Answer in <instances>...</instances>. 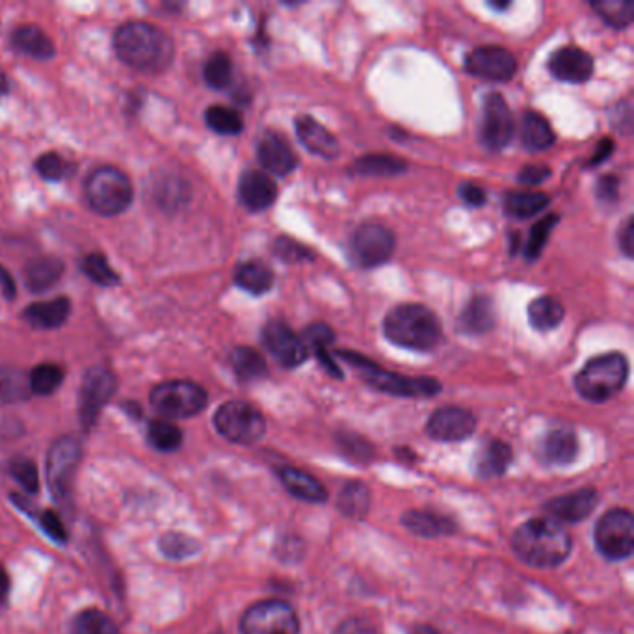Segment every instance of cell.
Returning a JSON list of instances; mask_svg holds the SVG:
<instances>
[{
    "label": "cell",
    "instance_id": "6da1fadb",
    "mask_svg": "<svg viewBox=\"0 0 634 634\" xmlns=\"http://www.w3.org/2000/svg\"><path fill=\"white\" fill-rule=\"evenodd\" d=\"M114 51L125 66L160 75L172 66L175 43L168 32L153 23L127 21L114 34Z\"/></svg>",
    "mask_w": 634,
    "mask_h": 634
},
{
    "label": "cell",
    "instance_id": "7a4b0ae2",
    "mask_svg": "<svg viewBox=\"0 0 634 634\" xmlns=\"http://www.w3.org/2000/svg\"><path fill=\"white\" fill-rule=\"evenodd\" d=\"M516 555L530 568L553 569L562 566L573 549L568 530L551 517L530 519L512 538Z\"/></svg>",
    "mask_w": 634,
    "mask_h": 634
},
{
    "label": "cell",
    "instance_id": "3957f363",
    "mask_svg": "<svg viewBox=\"0 0 634 634\" xmlns=\"http://www.w3.org/2000/svg\"><path fill=\"white\" fill-rule=\"evenodd\" d=\"M384 333L391 343L415 352L434 350L443 339L436 313L421 304L393 307L385 317Z\"/></svg>",
    "mask_w": 634,
    "mask_h": 634
},
{
    "label": "cell",
    "instance_id": "277c9868",
    "mask_svg": "<svg viewBox=\"0 0 634 634\" xmlns=\"http://www.w3.org/2000/svg\"><path fill=\"white\" fill-rule=\"evenodd\" d=\"M629 378V361L623 354L612 352L588 361L575 378V389L588 402H607L616 397Z\"/></svg>",
    "mask_w": 634,
    "mask_h": 634
},
{
    "label": "cell",
    "instance_id": "5b68a950",
    "mask_svg": "<svg viewBox=\"0 0 634 634\" xmlns=\"http://www.w3.org/2000/svg\"><path fill=\"white\" fill-rule=\"evenodd\" d=\"M84 196L93 212L101 216H118L133 203V183L129 175L116 166H99L88 175Z\"/></svg>",
    "mask_w": 634,
    "mask_h": 634
},
{
    "label": "cell",
    "instance_id": "8992f818",
    "mask_svg": "<svg viewBox=\"0 0 634 634\" xmlns=\"http://www.w3.org/2000/svg\"><path fill=\"white\" fill-rule=\"evenodd\" d=\"M337 356L352 363L367 384L387 395L411 398L436 397L441 391V384L434 378H410L398 372H391V370L378 367L367 357L359 356L356 352H348V350L337 352Z\"/></svg>",
    "mask_w": 634,
    "mask_h": 634
},
{
    "label": "cell",
    "instance_id": "52a82bcc",
    "mask_svg": "<svg viewBox=\"0 0 634 634\" xmlns=\"http://www.w3.org/2000/svg\"><path fill=\"white\" fill-rule=\"evenodd\" d=\"M149 400L155 411L166 419H190L207 408L209 395L196 382L168 380L155 385Z\"/></svg>",
    "mask_w": 634,
    "mask_h": 634
},
{
    "label": "cell",
    "instance_id": "ba28073f",
    "mask_svg": "<svg viewBox=\"0 0 634 634\" xmlns=\"http://www.w3.org/2000/svg\"><path fill=\"white\" fill-rule=\"evenodd\" d=\"M214 426L220 436L237 445H253L263 439L266 432L263 413L242 400H231L220 406L214 413Z\"/></svg>",
    "mask_w": 634,
    "mask_h": 634
},
{
    "label": "cell",
    "instance_id": "9c48e42d",
    "mask_svg": "<svg viewBox=\"0 0 634 634\" xmlns=\"http://www.w3.org/2000/svg\"><path fill=\"white\" fill-rule=\"evenodd\" d=\"M82 458V445L75 436L58 437L47 454V484L54 499L64 504L71 501L73 480Z\"/></svg>",
    "mask_w": 634,
    "mask_h": 634
},
{
    "label": "cell",
    "instance_id": "30bf717a",
    "mask_svg": "<svg viewBox=\"0 0 634 634\" xmlns=\"http://www.w3.org/2000/svg\"><path fill=\"white\" fill-rule=\"evenodd\" d=\"M595 547L607 560H625L634 551V517L629 510L616 508L595 525Z\"/></svg>",
    "mask_w": 634,
    "mask_h": 634
},
{
    "label": "cell",
    "instance_id": "8fae6325",
    "mask_svg": "<svg viewBox=\"0 0 634 634\" xmlns=\"http://www.w3.org/2000/svg\"><path fill=\"white\" fill-rule=\"evenodd\" d=\"M242 634H298L300 620L291 605L278 599H268L251 605L242 620Z\"/></svg>",
    "mask_w": 634,
    "mask_h": 634
},
{
    "label": "cell",
    "instance_id": "7c38bea8",
    "mask_svg": "<svg viewBox=\"0 0 634 634\" xmlns=\"http://www.w3.org/2000/svg\"><path fill=\"white\" fill-rule=\"evenodd\" d=\"M118 391V378L112 370L106 367H92L86 372L82 387H80V423L90 430L95 426L101 411L106 404L110 402V398L116 395Z\"/></svg>",
    "mask_w": 634,
    "mask_h": 634
},
{
    "label": "cell",
    "instance_id": "4fadbf2b",
    "mask_svg": "<svg viewBox=\"0 0 634 634\" xmlns=\"http://www.w3.org/2000/svg\"><path fill=\"white\" fill-rule=\"evenodd\" d=\"M397 246V240L391 229L380 224H363L357 227L350 250L357 265L363 268H376L391 259Z\"/></svg>",
    "mask_w": 634,
    "mask_h": 634
},
{
    "label": "cell",
    "instance_id": "5bb4252c",
    "mask_svg": "<svg viewBox=\"0 0 634 634\" xmlns=\"http://www.w3.org/2000/svg\"><path fill=\"white\" fill-rule=\"evenodd\" d=\"M516 133V123L512 110L501 93H489L484 103L480 140L489 151H502Z\"/></svg>",
    "mask_w": 634,
    "mask_h": 634
},
{
    "label": "cell",
    "instance_id": "9a60e30c",
    "mask_svg": "<svg viewBox=\"0 0 634 634\" xmlns=\"http://www.w3.org/2000/svg\"><path fill=\"white\" fill-rule=\"evenodd\" d=\"M465 71L473 77H478V79L506 82L516 75V56L508 49H502L497 45L478 47L475 51L467 54Z\"/></svg>",
    "mask_w": 634,
    "mask_h": 634
},
{
    "label": "cell",
    "instance_id": "2e32d148",
    "mask_svg": "<svg viewBox=\"0 0 634 634\" xmlns=\"http://www.w3.org/2000/svg\"><path fill=\"white\" fill-rule=\"evenodd\" d=\"M263 343L266 350L278 359L285 369H296L309 356L304 339L296 335L283 320L274 318L263 328Z\"/></svg>",
    "mask_w": 634,
    "mask_h": 634
},
{
    "label": "cell",
    "instance_id": "e0dca14e",
    "mask_svg": "<svg viewBox=\"0 0 634 634\" xmlns=\"http://www.w3.org/2000/svg\"><path fill=\"white\" fill-rule=\"evenodd\" d=\"M476 430L475 415L469 410L456 408V406H445L434 411L426 424L428 436L434 437L437 441L454 443L463 441L469 436H473Z\"/></svg>",
    "mask_w": 634,
    "mask_h": 634
},
{
    "label": "cell",
    "instance_id": "ac0fdd59",
    "mask_svg": "<svg viewBox=\"0 0 634 634\" xmlns=\"http://www.w3.org/2000/svg\"><path fill=\"white\" fill-rule=\"evenodd\" d=\"M238 199L248 211H266L278 199V185L268 173L248 170L238 181Z\"/></svg>",
    "mask_w": 634,
    "mask_h": 634
},
{
    "label": "cell",
    "instance_id": "d6986e66",
    "mask_svg": "<svg viewBox=\"0 0 634 634\" xmlns=\"http://www.w3.org/2000/svg\"><path fill=\"white\" fill-rule=\"evenodd\" d=\"M549 71L555 79L581 84L594 75V58L579 47H564L549 60Z\"/></svg>",
    "mask_w": 634,
    "mask_h": 634
},
{
    "label": "cell",
    "instance_id": "ffe728a7",
    "mask_svg": "<svg viewBox=\"0 0 634 634\" xmlns=\"http://www.w3.org/2000/svg\"><path fill=\"white\" fill-rule=\"evenodd\" d=\"M257 159L266 172L274 175H289L296 170L298 157L289 146V142L276 133H266L257 144Z\"/></svg>",
    "mask_w": 634,
    "mask_h": 634
},
{
    "label": "cell",
    "instance_id": "44dd1931",
    "mask_svg": "<svg viewBox=\"0 0 634 634\" xmlns=\"http://www.w3.org/2000/svg\"><path fill=\"white\" fill-rule=\"evenodd\" d=\"M579 454V439L571 428H555L540 441L538 456L547 467H566Z\"/></svg>",
    "mask_w": 634,
    "mask_h": 634
},
{
    "label": "cell",
    "instance_id": "7402d4cb",
    "mask_svg": "<svg viewBox=\"0 0 634 634\" xmlns=\"http://www.w3.org/2000/svg\"><path fill=\"white\" fill-rule=\"evenodd\" d=\"M595 506H597V491L592 488H584L547 502L545 512L555 521L579 523L594 512Z\"/></svg>",
    "mask_w": 634,
    "mask_h": 634
},
{
    "label": "cell",
    "instance_id": "603a6c76",
    "mask_svg": "<svg viewBox=\"0 0 634 634\" xmlns=\"http://www.w3.org/2000/svg\"><path fill=\"white\" fill-rule=\"evenodd\" d=\"M296 133L302 146L307 147L311 153L324 159H335L339 155V142L333 134L322 127L317 119L311 116H300L296 119Z\"/></svg>",
    "mask_w": 634,
    "mask_h": 634
},
{
    "label": "cell",
    "instance_id": "cb8c5ba5",
    "mask_svg": "<svg viewBox=\"0 0 634 634\" xmlns=\"http://www.w3.org/2000/svg\"><path fill=\"white\" fill-rule=\"evenodd\" d=\"M71 315V302L66 296H58L51 302H36L23 311V318L36 330H56L66 324Z\"/></svg>",
    "mask_w": 634,
    "mask_h": 634
},
{
    "label": "cell",
    "instance_id": "d4e9b609",
    "mask_svg": "<svg viewBox=\"0 0 634 634\" xmlns=\"http://www.w3.org/2000/svg\"><path fill=\"white\" fill-rule=\"evenodd\" d=\"M64 270V263L58 257H36L25 266V283L32 292L49 291L64 276Z\"/></svg>",
    "mask_w": 634,
    "mask_h": 634
},
{
    "label": "cell",
    "instance_id": "484cf974",
    "mask_svg": "<svg viewBox=\"0 0 634 634\" xmlns=\"http://www.w3.org/2000/svg\"><path fill=\"white\" fill-rule=\"evenodd\" d=\"M12 45L15 51L27 54L38 60H51L56 54V47L51 36L36 25H23L15 28L12 34Z\"/></svg>",
    "mask_w": 634,
    "mask_h": 634
},
{
    "label": "cell",
    "instance_id": "4316f807",
    "mask_svg": "<svg viewBox=\"0 0 634 634\" xmlns=\"http://www.w3.org/2000/svg\"><path fill=\"white\" fill-rule=\"evenodd\" d=\"M279 480L296 499L307 502L328 501V491L318 482L317 478L307 475L294 467H283L278 471Z\"/></svg>",
    "mask_w": 634,
    "mask_h": 634
},
{
    "label": "cell",
    "instance_id": "83f0119b",
    "mask_svg": "<svg viewBox=\"0 0 634 634\" xmlns=\"http://www.w3.org/2000/svg\"><path fill=\"white\" fill-rule=\"evenodd\" d=\"M521 142L529 151H545L555 144V131L542 114L527 110L521 121Z\"/></svg>",
    "mask_w": 634,
    "mask_h": 634
},
{
    "label": "cell",
    "instance_id": "f1b7e54d",
    "mask_svg": "<svg viewBox=\"0 0 634 634\" xmlns=\"http://www.w3.org/2000/svg\"><path fill=\"white\" fill-rule=\"evenodd\" d=\"M460 328L471 335H482L495 326V307L488 296H475L460 315Z\"/></svg>",
    "mask_w": 634,
    "mask_h": 634
},
{
    "label": "cell",
    "instance_id": "f546056e",
    "mask_svg": "<svg viewBox=\"0 0 634 634\" xmlns=\"http://www.w3.org/2000/svg\"><path fill=\"white\" fill-rule=\"evenodd\" d=\"M235 283L242 291L250 292L253 296H263L274 287V272L261 261H248L238 266Z\"/></svg>",
    "mask_w": 634,
    "mask_h": 634
},
{
    "label": "cell",
    "instance_id": "4dcf8cb0",
    "mask_svg": "<svg viewBox=\"0 0 634 634\" xmlns=\"http://www.w3.org/2000/svg\"><path fill=\"white\" fill-rule=\"evenodd\" d=\"M190 198V190L183 177L177 175H162L153 186V199L162 211H177L183 207L186 199Z\"/></svg>",
    "mask_w": 634,
    "mask_h": 634
},
{
    "label": "cell",
    "instance_id": "1f68e13d",
    "mask_svg": "<svg viewBox=\"0 0 634 634\" xmlns=\"http://www.w3.org/2000/svg\"><path fill=\"white\" fill-rule=\"evenodd\" d=\"M512 462V449L502 441H491L478 454L476 469L482 478H495L504 475Z\"/></svg>",
    "mask_w": 634,
    "mask_h": 634
},
{
    "label": "cell",
    "instance_id": "d6a6232c",
    "mask_svg": "<svg viewBox=\"0 0 634 634\" xmlns=\"http://www.w3.org/2000/svg\"><path fill=\"white\" fill-rule=\"evenodd\" d=\"M408 170V164L391 155H365L357 159L350 172L361 177H395Z\"/></svg>",
    "mask_w": 634,
    "mask_h": 634
},
{
    "label": "cell",
    "instance_id": "836d02e7",
    "mask_svg": "<svg viewBox=\"0 0 634 634\" xmlns=\"http://www.w3.org/2000/svg\"><path fill=\"white\" fill-rule=\"evenodd\" d=\"M302 339H304L307 350L311 348V350L317 354L318 361L322 363L324 369L330 372L331 376H335V378H341V376H343L339 367L333 363L330 352H328V346H330V344L333 343V339H335V335H333L330 326H326V324H313V326H309V328L305 330Z\"/></svg>",
    "mask_w": 634,
    "mask_h": 634
},
{
    "label": "cell",
    "instance_id": "e575fe53",
    "mask_svg": "<svg viewBox=\"0 0 634 634\" xmlns=\"http://www.w3.org/2000/svg\"><path fill=\"white\" fill-rule=\"evenodd\" d=\"M231 367L242 382H253L265 378L268 367L265 357L250 346H237L231 352Z\"/></svg>",
    "mask_w": 634,
    "mask_h": 634
},
{
    "label": "cell",
    "instance_id": "d590c367",
    "mask_svg": "<svg viewBox=\"0 0 634 634\" xmlns=\"http://www.w3.org/2000/svg\"><path fill=\"white\" fill-rule=\"evenodd\" d=\"M529 320L538 331L555 330L564 320V305L553 296H540L529 305Z\"/></svg>",
    "mask_w": 634,
    "mask_h": 634
},
{
    "label": "cell",
    "instance_id": "8d00e7d4",
    "mask_svg": "<svg viewBox=\"0 0 634 634\" xmlns=\"http://www.w3.org/2000/svg\"><path fill=\"white\" fill-rule=\"evenodd\" d=\"M549 203L551 199L542 192H510L504 199L506 212L519 220H527L540 214L549 207Z\"/></svg>",
    "mask_w": 634,
    "mask_h": 634
},
{
    "label": "cell",
    "instance_id": "74e56055",
    "mask_svg": "<svg viewBox=\"0 0 634 634\" xmlns=\"http://www.w3.org/2000/svg\"><path fill=\"white\" fill-rule=\"evenodd\" d=\"M64 369L56 363H40L38 367L30 370L28 374V389L32 395L47 397L58 391V387L64 384Z\"/></svg>",
    "mask_w": 634,
    "mask_h": 634
},
{
    "label": "cell",
    "instance_id": "f35d334b",
    "mask_svg": "<svg viewBox=\"0 0 634 634\" xmlns=\"http://www.w3.org/2000/svg\"><path fill=\"white\" fill-rule=\"evenodd\" d=\"M402 523L408 527V530L424 538H434V536L454 532V523L450 519L430 514V512H408L402 517Z\"/></svg>",
    "mask_w": 634,
    "mask_h": 634
},
{
    "label": "cell",
    "instance_id": "ab89813d",
    "mask_svg": "<svg viewBox=\"0 0 634 634\" xmlns=\"http://www.w3.org/2000/svg\"><path fill=\"white\" fill-rule=\"evenodd\" d=\"M205 121L211 131L222 136H235L244 131V119L240 112L231 106H209L205 112Z\"/></svg>",
    "mask_w": 634,
    "mask_h": 634
},
{
    "label": "cell",
    "instance_id": "60d3db41",
    "mask_svg": "<svg viewBox=\"0 0 634 634\" xmlns=\"http://www.w3.org/2000/svg\"><path fill=\"white\" fill-rule=\"evenodd\" d=\"M30 395L27 376L19 369L0 365V404H17Z\"/></svg>",
    "mask_w": 634,
    "mask_h": 634
},
{
    "label": "cell",
    "instance_id": "b9f144b4",
    "mask_svg": "<svg viewBox=\"0 0 634 634\" xmlns=\"http://www.w3.org/2000/svg\"><path fill=\"white\" fill-rule=\"evenodd\" d=\"M71 634H121V631L105 612L88 608L73 618Z\"/></svg>",
    "mask_w": 634,
    "mask_h": 634
},
{
    "label": "cell",
    "instance_id": "7bdbcfd3",
    "mask_svg": "<svg viewBox=\"0 0 634 634\" xmlns=\"http://www.w3.org/2000/svg\"><path fill=\"white\" fill-rule=\"evenodd\" d=\"M203 77L212 90L229 88L233 82V62L229 54L224 51L212 53L203 67Z\"/></svg>",
    "mask_w": 634,
    "mask_h": 634
},
{
    "label": "cell",
    "instance_id": "ee69618b",
    "mask_svg": "<svg viewBox=\"0 0 634 634\" xmlns=\"http://www.w3.org/2000/svg\"><path fill=\"white\" fill-rule=\"evenodd\" d=\"M147 437L153 449L159 452H175L183 445V432L168 419H155L147 428Z\"/></svg>",
    "mask_w": 634,
    "mask_h": 634
},
{
    "label": "cell",
    "instance_id": "f6af8a7d",
    "mask_svg": "<svg viewBox=\"0 0 634 634\" xmlns=\"http://www.w3.org/2000/svg\"><path fill=\"white\" fill-rule=\"evenodd\" d=\"M597 15L614 28L629 27L634 19V4L629 0H599L592 2Z\"/></svg>",
    "mask_w": 634,
    "mask_h": 634
},
{
    "label": "cell",
    "instance_id": "bcb514c9",
    "mask_svg": "<svg viewBox=\"0 0 634 634\" xmlns=\"http://www.w3.org/2000/svg\"><path fill=\"white\" fill-rule=\"evenodd\" d=\"M82 272H84V276L93 281L95 285H99V287H116L119 285L118 272L110 266L108 263V259H106L105 255H101V253H90V255H86L84 259H82Z\"/></svg>",
    "mask_w": 634,
    "mask_h": 634
},
{
    "label": "cell",
    "instance_id": "7dc6e473",
    "mask_svg": "<svg viewBox=\"0 0 634 634\" xmlns=\"http://www.w3.org/2000/svg\"><path fill=\"white\" fill-rule=\"evenodd\" d=\"M14 501L23 512H28L30 517H34V521L38 523V527H40L53 542H67L66 527H64V523H62L60 517L53 514V512H49V510H36L34 506H30V502L21 501V497H14Z\"/></svg>",
    "mask_w": 634,
    "mask_h": 634
},
{
    "label": "cell",
    "instance_id": "c3c4849f",
    "mask_svg": "<svg viewBox=\"0 0 634 634\" xmlns=\"http://www.w3.org/2000/svg\"><path fill=\"white\" fill-rule=\"evenodd\" d=\"M369 489L361 482H350L341 493L339 508L344 516L361 517L369 512Z\"/></svg>",
    "mask_w": 634,
    "mask_h": 634
},
{
    "label": "cell",
    "instance_id": "681fc988",
    "mask_svg": "<svg viewBox=\"0 0 634 634\" xmlns=\"http://www.w3.org/2000/svg\"><path fill=\"white\" fill-rule=\"evenodd\" d=\"M159 547L160 553L170 560H185L199 551L198 542L181 532H170L162 536Z\"/></svg>",
    "mask_w": 634,
    "mask_h": 634
},
{
    "label": "cell",
    "instance_id": "f907efd6",
    "mask_svg": "<svg viewBox=\"0 0 634 634\" xmlns=\"http://www.w3.org/2000/svg\"><path fill=\"white\" fill-rule=\"evenodd\" d=\"M34 166H36V172L40 173L41 179L49 183H58L69 173V162L56 151L40 155Z\"/></svg>",
    "mask_w": 634,
    "mask_h": 634
},
{
    "label": "cell",
    "instance_id": "816d5d0a",
    "mask_svg": "<svg viewBox=\"0 0 634 634\" xmlns=\"http://www.w3.org/2000/svg\"><path fill=\"white\" fill-rule=\"evenodd\" d=\"M272 251L274 255L281 259L283 263H289V265H296V263H304L313 259L311 251L305 248L304 244H300L298 240L289 237H279L274 240L272 244Z\"/></svg>",
    "mask_w": 634,
    "mask_h": 634
},
{
    "label": "cell",
    "instance_id": "f5cc1de1",
    "mask_svg": "<svg viewBox=\"0 0 634 634\" xmlns=\"http://www.w3.org/2000/svg\"><path fill=\"white\" fill-rule=\"evenodd\" d=\"M10 475L14 478L15 482L21 484V488L27 489L28 493H38L40 489V475H38V469H36V463L28 458H15L14 462L10 463Z\"/></svg>",
    "mask_w": 634,
    "mask_h": 634
},
{
    "label": "cell",
    "instance_id": "db71d44e",
    "mask_svg": "<svg viewBox=\"0 0 634 634\" xmlns=\"http://www.w3.org/2000/svg\"><path fill=\"white\" fill-rule=\"evenodd\" d=\"M556 222H558V216L549 214L545 220L538 222L530 229L529 242H527V250H525L529 259H536L542 255L543 248L549 240L551 231L555 229Z\"/></svg>",
    "mask_w": 634,
    "mask_h": 634
},
{
    "label": "cell",
    "instance_id": "11a10c76",
    "mask_svg": "<svg viewBox=\"0 0 634 634\" xmlns=\"http://www.w3.org/2000/svg\"><path fill=\"white\" fill-rule=\"evenodd\" d=\"M551 173L553 172H551L547 166L529 164V166H525V168L519 172L517 179H519V183H521V185H542V183H545V181L551 177Z\"/></svg>",
    "mask_w": 634,
    "mask_h": 634
},
{
    "label": "cell",
    "instance_id": "9f6ffc18",
    "mask_svg": "<svg viewBox=\"0 0 634 634\" xmlns=\"http://www.w3.org/2000/svg\"><path fill=\"white\" fill-rule=\"evenodd\" d=\"M333 634H378L374 623L365 618H348L344 620Z\"/></svg>",
    "mask_w": 634,
    "mask_h": 634
},
{
    "label": "cell",
    "instance_id": "6f0895ef",
    "mask_svg": "<svg viewBox=\"0 0 634 634\" xmlns=\"http://www.w3.org/2000/svg\"><path fill=\"white\" fill-rule=\"evenodd\" d=\"M458 194H460V198H462L467 205H471V207H482V205L486 203V192H484V188H480V186L475 185V183H463V185H460Z\"/></svg>",
    "mask_w": 634,
    "mask_h": 634
},
{
    "label": "cell",
    "instance_id": "680465c9",
    "mask_svg": "<svg viewBox=\"0 0 634 634\" xmlns=\"http://www.w3.org/2000/svg\"><path fill=\"white\" fill-rule=\"evenodd\" d=\"M618 190H620V181L614 175L601 177V181L597 183V198L603 201H616Z\"/></svg>",
    "mask_w": 634,
    "mask_h": 634
},
{
    "label": "cell",
    "instance_id": "91938a15",
    "mask_svg": "<svg viewBox=\"0 0 634 634\" xmlns=\"http://www.w3.org/2000/svg\"><path fill=\"white\" fill-rule=\"evenodd\" d=\"M620 246L627 257H633L634 253V224L633 218L627 220L620 233Z\"/></svg>",
    "mask_w": 634,
    "mask_h": 634
},
{
    "label": "cell",
    "instance_id": "94428289",
    "mask_svg": "<svg viewBox=\"0 0 634 634\" xmlns=\"http://www.w3.org/2000/svg\"><path fill=\"white\" fill-rule=\"evenodd\" d=\"M612 151H614V142H612L610 138H603V140L599 142L597 149H595L594 157L588 160V166H599V164H603V162L612 155Z\"/></svg>",
    "mask_w": 634,
    "mask_h": 634
},
{
    "label": "cell",
    "instance_id": "6125c7cd",
    "mask_svg": "<svg viewBox=\"0 0 634 634\" xmlns=\"http://www.w3.org/2000/svg\"><path fill=\"white\" fill-rule=\"evenodd\" d=\"M0 291L6 296V300H14L15 294H17V285H15L14 278L6 266H0Z\"/></svg>",
    "mask_w": 634,
    "mask_h": 634
},
{
    "label": "cell",
    "instance_id": "be15d7a7",
    "mask_svg": "<svg viewBox=\"0 0 634 634\" xmlns=\"http://www.w3.org/2000/svg\"><path fill=\"white\" fill-rule=\"evenodd\" d=\"M8 595H10V577H8L6 569L0 566V607L6 603Z\"/></svg>",
    "mask_w": 634,
    "mask_h": 634
},
{
    "label": "cell",
    "instance_id": "e7e4bbea",
    "mask_svg": "<svg viewBox=\"0 0 634 634\" xmlns=\"http://www.w3.org/2000/svg\"><path fill=\"white\" fill-rule=\"evenodd\" d=\"M8 90H10L8 77H6V73H4V71H0V99H2V97H6Z\"/></svg>",
    "mask_w": 634,
    "mask_h": 634
},
{
    "label": "cell",
    "instance_id": "03108f58",
    "mask_svg": "<svg viewBox=\"0 0 634 634\" xmlns=\"http://www.w3.org/2000/svg\"><path fill=\"white\" fill-rule=\"evenodd\" d=\"M411 634H439L437 633L434 627H430V625H419V627H415Z\"/></svg>",
    "mask_w": 634,
    "mask_h": 634
}]
</instances>
